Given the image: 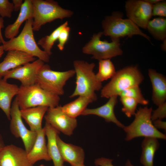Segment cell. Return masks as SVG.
<instances>
[{
  "instance_id": "obj_1",
  "label": "cell",
  "mask_w": 166,
  "mask_h": 166,
  "mask_svg": "<svg viewBox=\"0 0 166 166\" xmlns=\"http://www.w3.org/2000/svg\"><path fill=\"white\" fill-rule=\"evenodd\" d=\"M73 65L76 75V86L69 97L78 96L97 97L95 92L101 89L102 86V82L97 80L93 71L95 63L76 60L73 61Z\"/></svg>"
},
{
  "instance_id": "obj_2",
  "label": "cell",
  "mask_w": 166,
  "mask_h": 166,
  "mask_svg": "<svg viewBox=\"0 0 166 166\" xmlns=\"http://www.w3.org/2000/svg\"><path fill=\"white\" fill-rule=\"evenodd\" d=\"M33 19L26 20L19 35L7 41L2 46L5 51L15 50L21 51L34 57H36L44 62H49L50 56L38 47L35 40L32 24Z\"/></svg>"
},
{
  "instance_id": "obj_3",
  "label": "cell",
  "mask_w": 166,
  "mask_h": 166,
  "mask_svg": "<svg viewBox=\"0 0 166 166\" xmlns=\"http://www.w3.org/2000/svg\"><path fill=\"white\" fill-rule=\"evenodd\" d=\"M143 80L144 77L137 67H126L116 72L110 81L101 89V96L107 98L118 96L127 89L139 86Z\"/></svg>"
},
{
  "instance_id": "obj_4",
  "label": "cell",
  "mask_w": 166,
  "mask_h": 166,
  "mask_svg": "<svg viewBox=\"0 0 166 166\" xmlns=\"http://www.w3.org/2000/svg\"><path fill=\"white\" fill-rule=\"evenodd\" d=\"M33 10V29L38 31L42 26L57 19L71 17L73 11L61 7L58 2L52 0H32Z\"/></svg>"
},
{
  "instance_id": "obj_5",
  "label": "cell",
  "mask_w": 166,
  "mask_h": 166,
  "mask_svg": "<svg viewBox=\"0 0 166 166\" xmlns=\"http://www.w3.org/2000/svg\"><path fill=\"white\" fill-rule=\"evenodd\" d=\"M16 97L20 109L39 106L54 107L59 105L60 101L59 96L44 89L37 83L20 86Z\"/></svg>"
},
{
  "instance_id": "obj_6",
  "label": "cell",
  "mask_w": 166,
  "mask_h": 166,
  "mask_svg": "<svg viewBox=\"0 0 166 166\" xmlns=\"http://www.w3.org/2000/svg\"><path fill=\"white\" fill-rule=\"evenodd\" d=\"M152 111L151 108L147 106L139 108L132 122L123 128L126 133V140L142 136L166 139L165 134L158 130L153 125L151 119Z\"/></svg>"
},
{
  "instance_id": "obj_7",
  "label": "cell",
  "mask_w": 166,
  "mask_h": 166,
  "mask_svg": "<svg viewBox=\"0 0 166 166\" xmlns=\"http://www.w3.org/2000/svg\"><path fill=\"white\" fill-rule=\"evenodd\" d=\"M102 26L103 34L109 37L111 40L139 35L150 41L149 36L129 19L123 18L122 14L119 12H114L106 16L102 21Z\"/></svg>"
},
{
  "instance_id": "obj_8",
  "label": "cell",
  "mask_w": 166,
  "mask_h": 166,
  "mask_svg": "<svg viewBox=\"0 0 166 166\" xmlns=\"http://www.w3.org/2000/svg\"><path fill=\"white\" fill-rule=\"evenodd\" d=\"M75 74L74 69L55 71L49 65L44 64L38 73L36 83L44 89L60 96L64 93V87L67 81Z\"/></svg>"
},
{
  "instance_id": "obj_9",
  "label": "cell",
  "mask_w": 166,
  "mask_h": 166,
  "mask_svg": "<svg viewBox=\"0 0 166 166\" xmlns=\"http://www.w3.org/2000/svg\"><path fill=\"white\" fill-rule=\"evenodd\" d=\"M102 31L94 34L91 39L82 48V52L92 55V58L99 61L111 58L122 55L120 39L111 40V42L102 41Z\"/></svg>"
},
{
  "instance_id": "obj_10",
  "label": "cell",
  "mask_w": 166,
  "mask_h": 166,
  "mask_svg": "<svg viewBox=\"0 0 166 166\" xmlns=\"http://www.w3.org/2000/svg\"><path fill=\"white\" fill-rule=\"evenodd\" d=\"M10 129L17 138H21L27 154L32 148L36 141L37 132L28 129L23 123L16 97L12 103L10 110Z\"/></svg>"
},
{
  "instance_id": "obj_11",
  "label": "cell",
  "mask_w": 166,
  "mask_h": 166,
  "mask_svg": "<svg viewBox=\"0 0 166 166\" xmlns=\"http://www.w3.org/2000/svg\"><path fill=\"white\" fill-rule=\"evenodd\" d=\"M62 106L49 108L44 116L47 122L53 127L64 134L70 136L77 125L76 118H72L64 112Z\"/></svg>"
},
{
  "instance_id": "obj_12",
  "label": "cell",
  "mask_w": 166,
  "mask_h": 166,
  "mask_svg": "<svg viewBox=\"0 0 166 166\" xmlns=\"http://www.w3.org/2000/svg\"><path fill=\"white\" fill-rule=\"evenodd\" d=\"M44 64V61L38 59L9 70L3 75V79L5 80L10 78L17 79L22 86L33 85L36 84L38 73Z\"/></svg>"
},
{
  "instance_id": "obj_13",
  "label": "cell",
  "mask_w": 166,
  "mask_h": 166,
  "mask_svg": "<svg viewBox=\"0 0 166 166\" xmlns=\"http://www.w3.org/2000/svg\"><path fill=\"white\" fill-rule=\"evenodd\" d=\"M125 7L128 18L139 27L146 29L152 16V5L145 0H129L125 2Z\"/></svg>"
},
{
  "instance_id": "obj_14",
  "label": "cell",
  "mask_w": 166,
  "mask_h": 166,
  "mask_svg": "<svg viewBox=\"0 0 166 166\" xmlns=\"http://www.w3.org/2000/svg\"><path fill=\"white\" fill-rule=\"evenodd\" d=\"M25 149L13 144L5 145L0 151V166H33Z\"/></svg>"
},
{
  "instance_id": "obj_15",
  "label": "cell",
  "mask_w": 166,
  "mask_h": 166,
  "mask_svg": "<svg viewBox=\"0 0 166 166\" xmlns=\"http://www.w3.org/2000/svg\"><path fill=\"white\" fill-rule=\"evenodd\" d=\"M57 141L61 155L64 161L71 166L84 164L85 152L81 147L63 141L58 134Z\"/></svg>"
},
{
  "instance_id": "obj_16",
  "label": "cell",
  "mask_w": 166,
  "mask_h": 166,
  "mask_svg": "<svg viewBox=\"0 0 166 166\" xmlns=\"http://www.w3.org/2000/svg\"><path fill=\"white\" fill-rule=\"evenodd\" d=\"M36 60L34 57L23 52L15 50H9L3 61L0 63V75L3 77L9 70Z\"/></svg>"
},
{
  "instance_id": "obj_17",
  "label": "cell",
  "mask_w": 166,
  "mask_h": 166,
  "mask_svg": "<svg viewBox=\"0 0 166 166\" xmlns=\"http://www.w3.org/2000/svg\"><path fill=\"white\" fill-rule=\"evenodd\" d=\"M117 96L110 97L108 101L103 105L94 109L86 108L81 115H94L105 119L107 122H112L117 126L123 128L124 126L117 118L114 112V109L117 102Z\"/></svg>"
},
{
  "instance_id": "obj_18",
  "label": "cell",
  "mask_w": 166,
  "mask_h": 166,
  "mask_svg": "<svg viewBox=\"0 0 166 166\" xmlns=\"http://www.w3.org/2000/svg\"><path fill=\"white\" fill-rule=\"evenodd\" d=\"M148 74L152 87V100L158 106L165 102L166 99V78L164 76L150 69Z\"/></svg>"
},
{
  "instance_id": "obj_19",
  "label": "cell",
  "mask_w": 166,
  "mask_h": 166,
  "mask_svg": "<svg viewBox=\"0 0 166 166\" xmlns=\"http://www.w3.org/2000/svg\"><path fill=\"white\" fill-rule=\"evenodd\" d=\"M33 10L32 0H25L23 3L18 18L12 24L8 25L4 32L5 37L10 39L16 37L22 23L30 19H33Z\"/></svg>"
},
{
  "instance_id": "obj_20",
  "label": "cell",
  "mask_w": 166,
  "mask_h": 166,
  "mask_svg": "<svg viewBox=\"0 0 166 166\" xmlns=\"http://www.w3.org/2000/svg\"><path fill=\"white\" fill-rule=\"evenodd\" d=\"M19 90L17 85L9 83L3 78L0 79V108L9 120L11 101L13 97L17 95Z\"/></svg>"
},
{
  "instance_id": "obj_21",
  "label": "cell",
  "mask_w": 166,
  "mask_h": 166,
  "mask_svg": "<svg viewBox=\"0 0 166 166\" xmlns=\"http://www.w3.org/2000/svg\"><path fill=\"white\" fill-rule=\"evenodd\" d=\"M45 136L44 127L37 132L36 141L31 150L27 154L28 160L33 165L40 160H51L48 152Z\"/></svg>"
},
{
  "instance_id": "obj_22",
  "label": "cell",
  "mask_w": 166,
  "mask_h": 166,
  "mask_svg": "<svg viewBox=\"0 0 166 166\" xmlns=\"http://www.w3.org/2000/svg\"><path fill=\"white\" fill-rule=\"evenodd\" d=\"M48 108L39 106L20 109L22 117L29 125L30 130L37 132L42 128L43 118Z\"/></svg>"
},
{
  "instance_id": "obj_23",
  "label": "cell",
  "mask_w": 166,
  "mask_h": 166,
  "mask_svg": "<svg viewBox=\"0 0 166 166\" xmlns=\"http://www.w3.org/2000/svg\"><path fill=\"white\" fill-rule=\"evenodd\" d=\"M47 139V148L48 154L53 161L54 166H63L64 161L61 155L57 141L59 132L47 122L44 127Z\"/></svg>"
},
{
  "instance_id": "obj_24",
  "label": "cell",
  "mask_w": 166,
  "mask_h": 166,
  "mask_svg": "<svg viewBox=\"0 0 166 166\" xmlns=\"http://www.w3.org/2000/svg\"><path fill=\"white\" fill-rule=\"evenodd\" d=\"M97 97L79 96L74 100L62 106L63 111L69 117L74 118L81 115L90 103L96 101Z\"/></svg>"
},
{
  "instance_id": "obj_25",
  "label": "cell",
  "mask_w": 166,
  "mask_h": 166,
  "mask_svg": "<svg viewBox=\"0 0 166 166\" xmlns=\"http://www.w3.org/2000/svg\"><path fill=\"white\" fill-rule=\"evenodd\" d=\"M159 146L157 138L144 137L141 144L142 152L140 159L141 163L144 166H153L154 155Z\"/></svg>"
},
{
  "instance_id": "obj_26",
  "label": "cell",
  "mask_w": 166,
  "mask_h": 166,
  "mask_svg": "<svg viewBox=\"0 0 166 166\" xmlns=\"http://www.w3.org/2000/svg\"><path fill=\"white\" fill-rule=\"evenodd\" d=\"M146 29L154 38L162 41L166 39L165 18L159 17L150 20Z\"/></svg>"
},
{
  "instance_id": "obj_27",
  "label": "cell",
  "mask_w": 166,
  "mask_h": 166,
  "mask_svg": "<svg viewBox=\"0 0 166 166\" xmlns=\"http://www.w3.org/2000/svg\"><path fill=\"white\" fill-rule=\"evenodd\" d=\"M68 25V21L65 22L57 28L50 35L40 39L38 45H40L43 50L50 56L52 54V49L55 42L58 40L61 31L63 27Z\"/></svg>"
},
{
  "instance_id": "obj_28",
  "label": "cell",
  "mask_w": 166,
  "mask_h": 166,
  "mask_svg": "<svg viewBox=\"0 0 166 166\" xmlns=\"http://www.w3.org/2000/svg\"><path fill=\"white\" fill-rule=\"evenodd\" d=\"M114 64L110 59L99 61L98 71L96 74L97 80L100 82L112 78L116 73Z\"/></svg>"
},
{
  "instance_id": "obj_29",
  "label": "cell",
  "mask_w": 166,
  "mask_h": 166,
  "mask_svg": "<svg viewBox=\"0 0 166 166\" xmlns=\"http://www.w3.org/2000/svg\"><path fill=\"white\" fill-rule=\"evenodd\" d=\"M119 96L120 97H131L136 100L138 104L143 105H146L149 103L148 101L143 97L139 85L133 86L126 89L121 92Z\"/></svg>"
},
{
  "instance_id": "obj_30",
  "label": "cell",
  "mask_w": 166,
  "mask_h": 166,
  "mask_svg": "<svg viewBox=\"0 0 166 166\" xmlns=\"http://www.w3.org/2000/svg\"><path fill=\"white\" fill-rule=\"evenodd\" d=\"M120 100L123 105L122 111L127 117L129 118L134 115L138 104L137 102L133 98L127 97H120Z\"/></svg>"
},
{
  "instance_id": "obj_31",
  "label": "cell",
  "mask_w": 166,
  "mask_h": 166,
  "mask_svg": "<svg viewBox=\"0 0 166 166\" xmlns=\"http://www.w3.org/2000/svg\"><path fill=\"white\" fill-rule=\"evenodd\" d=\"M14 11L13 3L8 0H0V16L11 18Z\"/></svg>"
},
{
  "instance_id": "obj_32",
  "label": "cell",
  "mask_w": 166,
  "mask_h": 166,
  "mask_svg": "<svg viewBox=\"0 0 166 166\" xmlns=\"http://www.w3.org/2000/svg\"><path fill=\"white\" fill-rule=\"evenodd\" d=\"M70 31V28L68 26L63 27L61 31L58 38V43L57 45L59 49L63 50L65 44L67 41Z\"/></svg>"
},
{
  "instance_id": "obj_33",
  "label": "cell",
  "mask_w": 166,
  "mask_h": 166,
  "mask_svg": "<svg viewBox=\"0 0 166 166\" xmlns=\"http://www.w3.org/2000/svg\"><path fill=\"white\" fill-rule=\"evenodd\" d=\"M152 16H159L164 18L166 16V2L160 0L152 5Z\"/></svg>"
},
{
  "instance_id": "obj_34",
  "label": "cell",
  "mask_w": 166,
  "mask_h": 166,
  "mask_svg": "<svg viewBox=\"0 0 166 166\" xmlns=\"http://www.w3.org/2000/svg\"><path fill=\"white\" fill-rule=\"evenodd\" d=\"M156 110L152 111L151 119L152 121L157 119L162 120L166 117V103L158 106Z\"/></svg>"
},
{
  "instance_id": "obj_35",
  "label": "cell",
  "mask_w": 166,
  "mask_h": 166,
  "mask_svg": "<svg viewBox=\"0 0 166 166\" xmlns=\"http://www.w3.org/2000/svg\"><path fill=\"white\" fill-rule=\"evenodd\" d=\"M113 160L101 157L96 159L94 161L97 166H114L112 164Z\"/></svg>"
},
{
  "instance_id": "obj_36",
  "label": "cell",
  "mask_w": 166,
  "mask_h": 166,
  "mask_svg": "<svg viewBox=\"0 0 166 166\" xmlns=\"http://www.w3.org/2000/svg\"><path fill=\"white\" fill-rule=\"evenodd\" d=\"M153 125L156 128H160L166 130V122L162 120L157 119L152 121Z\"/></svg>"
},
{
  "instance_id": "obj_37",
  "label": "cell",
  "mask_w": 166,
  "mask_h": 166,
  "mask_svg": "<svg viewBox=\"0 0 166 166\" xmlns=\"http://www.w3.org/2000/svg\"><path fill=\"white\" fill-rule=\"evenodd\" d=\"M23 2L22 0H13L12 3L14 6V11H18L20 10Z\"/></svg>"
},
{
  "instance_id": "obj_38",
  "label": "cell",
  "mask_w": 166,
  "mask_h": 166,
  "mask_svg": "<svg viewBox=\"0 0 166 166\" xmlns=\"http://www.w3.org/2000/svg\"><path fill=\"white\" fill-rule=\"evenodd\" d=\"M4 27V20L3 18L0 16V41L3 44L6 41L4 40L2 33V29Z\"/></svg>"
},
{
  "instance_id": "obj_39",
  "label": "cell",
  "mask_w": 166,
  "mask_h": 166,
  "mask_svg": "<svg viewBox=\"0 0 166 166\" xmlns=\"http://www.w3.org/2000/svg\"><path fill=\"white\" fill-rule=\"evenodd\" d=\"M5 146L2 136L0 132V151Z\"/></svg>"
},
{
  "instance_id": "obj_40",
  "label": "cell",
  "mask_w": 166,
  "mask_h": 166,
  "mask_svg": "<svg viewBox=\"0 0 166 166\" xmlns=\"http://www.w3.org/2000/svg\"><path fill=\"white\" fill-rule=\"evenodd\" d=\"M147 2L153 5L160 1V0H145Z\"/></svg>"
},
{
  "instance_id": "obj_41",
  "label": "cell",
  "mask_w": 166,
  "mask_h": 166,
  "mask_svg": "<svg viewBox=\"0 0 166 166\" xmlns=\"http://www.w3.org/2000/svg\"><path fill=\"white\" fill-rule=\"evenodd\" d=\"M163 43L161 44V48L162 49V50L163 51H166V39L164 40L163 41Z\"/></svg>"
},
{
  "instance_id": "obj_42",
  "label": "cell",
  "mask_w": 166,
  "mask_h": 166,
  "mask_svg": "<svg viewBox=\"0 0 166 166\" xmlns=\"http://www.w3.org/2000/svg\"><path fill=\"white\" fill-rule=\"evenodd\" d=\"M1 42L0 41V58L2 57L4 51L2 45H1Z\"/></svg>"
},
{
  "instance_id": "obj_43",
  "label": "cell",
  "mask_w": 166,
  "mask_h": 166,
  "mask_svg": "<svg viewBox=\"0 0 166 166\" xmlns=\"http://www.w3.org/2000/svg\"><path fill=\"white\" fill-rule=\"evenodd\" d=\"M125 166H134L131 163L129 160H128L126 163Z\"/></svg>"
},
{
  "instance_id": "obj_44",
  "label": "cell",
  "mask_w": 166,
  "mask_h": 166,
  "mask_svg": "<svg viewBox=\"0 0 166 166\" xmlns=\"http://www.w3.org/2000/svg\"><path fill=\"white\" fill-rule=\"evenodd\" d=\"M71 166H85L84 165V164H82L75 165H72Z\"/></svg>"
},
{
  "instance_id": "obj_45",
  "label": "cell",
  "mask_w": 166,
  "mask_h": 166,
  "mask_svg": "<svg viewBox=\"0 0 166 166\" xmlns=\"http://www.w3.org/2000/svg\"><path fill=\"white\" fill-rule=\"evenodd\" d=\"M2 76L0 75V79L2 78Z\"/></svg>"
},
{
  "instance_id": "obj_46",
  "label": "cell",
  "mask_w": 166,
  "mask_h": 166,
  "mask_svg": "<svg viewBox=\"0 0 166 166\" xmlns=\"http://www.w3.org/2000/svg\"><path fill=\"white\" fill-rule=\"evenodd\" d=\"M39 166H45V165H43V164H42V165H41Z\"/></svg>"
},
{
  "instance_id": "obj_47",
  "label": "cell",
  "mask_w": 166,
  "mask_h": 166,
  "mask_svg": "<svg viewBox=\"0 0 166 166\" xmlns=\"http://www.w3.org/2000/svg\"><path fill=\"white\" fill-rule=\"evenodd\" d=\"M63 166H64V165H63Z\"/></svg>"
}]
</instances>
